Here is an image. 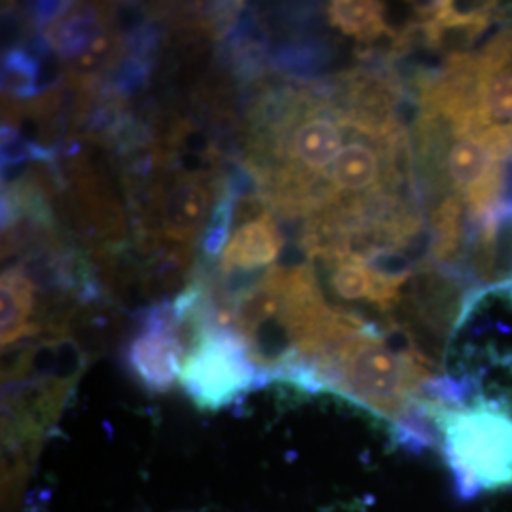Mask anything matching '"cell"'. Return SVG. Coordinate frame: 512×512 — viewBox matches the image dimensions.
Here are the masks:
<instances>
[{
  "label": "cell",
  "instance_id": "cell-1",
  "mask_svg": "<svg viewBox=\"0 0 512 512\" xmlns=\"http://www.w3.org/2000/svg\"><path fill=\"white\" fill-rule=\"evenodd\" d=\"M439 446L459 494L473 497L512 486V412L495 401L433 408Z\"/></svg>",
  "mask_w": 512,
  "mask_h": 512
},
{
  "label": "cell",
  "instance_id": "cell-2",
  "mask_svg": "<svg viewBox=\"0 0 512 512\" xmlns=\"http://www.w3.org/2000/svg\"><path fill=\"white\" fill-rule=\"evenodd\" d=\"M179 378L196 403L219 408L258 385V370L234 330L209 325L188 349Z\"/></svg>",
  "mask_w": 512,
  "mask_h": 512
},
{
  "label": "cell",
  "instance_id": "cell-3",
  "mask_svg": "<svg viewBox=\"0 0 512 512\" xmlns=\"http://www.w3.org/2000/svg\"><path fill=\"white\" fill-rule=\"evenodd\" d=\"M183 348L177 338V317L173 306L162 304L148 311L139 336L129 349L131 368L145 384L165 389L181 374Z\"/></svg>",
  "mask_w": 512,
  "mask_h": 512
},
{
  "label": "cell",
  "instance_id": "cell-4",
  "mask_svg": "<svg viewBox=\"0 0 512 512\" xmlns=\"http://www.w3.org/2000/svg\"><path fill=\"white\" fill-rule=\"evenodd\" d=\"M283 247V238L275 220L266 213L260 219L241 224L230 236L220 266L228 272H251L272 264Z\"/></svg>",
  "mask_w": 512,
  "mask_h": 512
},
{
  "label": "cell",
  "instance_id": "cell-5",
  "mask_svg": "<svg viewBox=\"0 0 512 512\" xmlns=\"http://www.w3.org/2000/svg\"><path fill=\"white\" fill-rule=\"evenodd\" d=\"M211 205V188L202 175H181L171 186L164 205L165 234L169 238H196Z\"/></svg>",
  "mask_w": 512,
  "mask_h": 512
},
{
  "label": "cell",
  "instance_id": "cell-6",
  "mask_svg": "<svg viewBox=\"0 0 512 512\" xmlns=\"http://www.w3.org/2000/svg\"><path fill=\"white\" fill-rule=\"evenodd\" d=\"M101 19L92 6L71 8L63 18L46 29L50 48L63 57H78L99 44Z\"/></svg>",
  "mask_w": 512,
  "mask_h": 512
},
{
  "label": "cell",
  "instance_id": "cell-7",
  "mask_svg": "<svg viewBox=\"0 0 512 512\" xmlns=\"http://www.w3.org/2000/svg\"><path fill=\"white\" fill-rule=\"evenodd\" d=\"M329 21L344 35L359 40H376L382 35H391L387 8L382 2L370 0H338L327 8Z\"/></svg>",
  "mask_w": 512,
  "mask_h": 512
},
{
  "label": "cell",
  "instance_id": "cell-8",
  "mask_svg": "<svg viewBox=\"0 0 512 512\" xmlns=\"http://www.w3.org/2000/svg\"><path fill=\"white\" fill-rule=\"evenodd\" d=\"M2 304V344H10L25 330L27 317L33 310L31 281L19 272H4L0 287Z\"/></svg>",
  "mask_w": 512,
  "mask_h": 512
},
{
  "label": "cell",
  "instance_id": "cell-9",
  "mask_svg": "<svg viewBox=\"0 0 512 512\" xmlns=\"http://www.w3.org/2000/svg\"><path fill=\"white\" fill-rule=\"evenodd\" d=\"M42 67L37 55L23 48H12L2 57V90L18 99H33L42 92Z\"/></svg>",
  "mask_w": 512,
  "mask_h": 512
},
{
  "label": "cell",
  "instance_id": "cell-10",
  "mask_svg": "<svg viewBox=\"0 0 512 512\" xmlns=\"http://www.w3.org/2000/svg\"><path fill=\"white\" fill-rule=\"evenodd\" d=\"M338 262L330 272V287L338 298L348 302H359L370 298L372 275L361 258L338 255Z\"/></svg>",
  "mask_w": 512,
  "mask_h": 512
},
{
  "label": "cell",
  "instance_id": "cell-11",
  "mask_svg": "<svg viewBox=\"0 0 512 512\" xmlns=\"http://www.w3.org/2000/svg\"><path fill=\"white\" fill-rule=\"evenodd\" d=\"M236 196L230 188H226V192L219 198V202L215 205L209 224L205 226L203 232V251L205 255L217 256L224 251L228 236H230V228L236 222Z\"/></svg>",
  "mask_w": 512,
  "mask_h": 512
},
{
  "label": "cell",
  "instance_id": "cell-12",
  "mask_svg": "<svg viewBox=\"0 0 512 512\" xmlns=\"http://www.w3.org/2000/svg\"><path fill=\"white\" fill-rule=\"evenodd\" d=\"M54 156V150L37 145L29 141L23 133L12 126H2V165L14 167V165L29 162V160H44L50 162Z\"/></svg>",
  "mask_w": 512,
  "mask_h": 512
},
{
  "label": "cell",
  "instance_id": "cell-13",
  "mask_svg": "<svg viewBox=\"0 0 512 512\" xmlns=\"http://www.w3.org/2000/svg\"><path fill=\"white\" fill-rule=\"evenodd\" d=\"M366 266L368 270H372L374 274L382 275L391 285L395 287H403L404 281L410 277L414 270V262L412 258L399 251V249H378L376 253L366 258Z\"/></svg>",
  "mask_w": 512,
  "mask_h": 512
},
{
  "label": "cell",
  "instance_id": "cell-14",
  "mask_svg": "<svg viewBox=\"0 0 512 512\" xmlns=\"http://www.w3.org/2000/svg\"><path fill=\"white\" fill-rule=\"evenodd\" d=\"M148 71H150V59L129 55L124 61L118 63L112 74V86L116 93L131 95L139 92L147 84Z\"/></svg>",
  "mask_w": 512,
  "mask_h": 512
},
{
  "label": "cell",
  "instance_id": "cell-15",
  "mask_svg": "<svg viewBox=\"0 0 512 512\" xmlns=\"http://www.w3.org/2000/svg\"><path fill=\"white\" fill-rule=\"evenodd\" d=\"M490 217L497 226L512 222V152L505 158L501 167V183Z\"/></svg>",
  "mask_w": 512,
  "mask_h": 512
},
{
  "label": "cell",
  "instance_id": "cell-16",
  "mask_svg": "<svg viewBox=\"0 0 512 512\" xmlns=\"http://www.w3.org/2000/svg\"><path fill=\"white\" fill-rule=\"evenodd\" d=\"M31 16L37 25H54L55 21L63 18L73 4L71 2H35L31 4Z\"/></svg>",
  "mask_w": 512,
  "mask_h": 512
},
{
  "label": "cell",
  "instance_id": "cell-17",
  "mask_svg": "<svg viewBox=\"0 0 512 512\" xmlns=\"http://www.w3.org/2000/svg\"><path fill=\"white\" fill-rule=\"evenodd\" d=\"M499 287H503V289H507V293H509V296L512 298V272L511 277L507 279V281H501V285Z\"/></svg>",
  "mask_w": 512,
  "mask_h": 512
}]
</instances>
